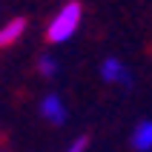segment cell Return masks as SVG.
Instances as JSON below:
<instances>
[{
  "label": "cell",
  "mask_w": 152,
  "mask_h": 152,
  "mask_svg": "<svg viewBox=\"0 0 152 152\" xmlns=\"http://www.w3.org/2000/svg\"><path fill=\"white\" fill-rule=\"evenodd\" d=\"M83 23V6L77 3V0H66L63 6L49 17V23H46V40L49 43H66L72 40L77 34Z\"/></svg>",
  "instance_id": "6da1fadb"
},
{
  "label": "cell",
  "mask_w": 152,
  "mask_h": 152,
  "mask_svg": "<svg viewBox=\"0 0 152 152\" xmlns=\"http://www.w3.org/2000/svg\"><path fill=\"white\" fill-rule=\"evenodd\" d=\"M40 118L46 121V124H52V126H63V124H66V118H69L66 101H63L58 92L43 95V101H40Z\"/></svg>",
  "instance_id": "7a4b0ae2"
},
{
  "label": "cell",
  "mask_w": 152,
  "mask_h": 152,
  "mask_svg": "<svg viewBox=\"0 0 152 152\" xmlns=\"http://www.w3.org/2000/svg\"><path fill=\"white\" fill-rule=\"evenodd\" d=\"M101 80L109 86H129L132 83V72L121 58H106L101 63Z\"/></svg>",
  "instance_id": "3957f363"
},
{
  "label": "cell",
  "mask_w": 152,
  "mask_h": 152,
  "mask_svg": "<svg viewBox=\"0 0 152 152\" xmlns=\"http://www.w3.org/2000/svg\"><path fill=\"white\" fill-rule=\"evenodd\" d=\"M23 34H26V20L23 17H9V20H3L0 23V49L15 46Z\"/></svg>",
  "instance_id": "277c9868"
},
{
  "label": "cell",
  "mask_w": 152,
  "mask_h": 152,
  "mask_svg": "<svg viewBox=\"0 0 152 152\" xmlns=\"http://www.w3.org/2000/svg\"><path fill=\"white\" fill-rule=\"evenodd\" d=\"M132 149L135 152H152V118L135 124V129H132Z\"/></svg>",
  "instance_id": "5b68a950"
},
{
  "label": "cell",
  "mask_w": 152,
  "mask_h": 152,
  "mask_svg": "<svg viewBox=\"0 0 152 152\" xmlns=\"http://www.w3.org/2000/svg\"><path fill=\"white\" fill-rule=\"evenodd\" d=\"M37 72H40L43 77H55L60 72V66H58V60L52 58V55H43V58L37 60Z\"/></svg>",
  "instance_id": "8992f818"
},
{
  "label": "cell",
  "mask_w": 152,
  "mask_h": 152,
  "mask_svg": "<svg viewBox=\"0 0 152 152\" xmlns=\"http://www.w3.org/2000/svg\"><path fill=\"white\" fill-rule=\"evenodd\" d=\"M86 149H89V138L80 135V138H75V141H72V144H69L63 152H86Z\"/></svg>",
  "instance_id": "52a82bcc"
}]
</instances>
